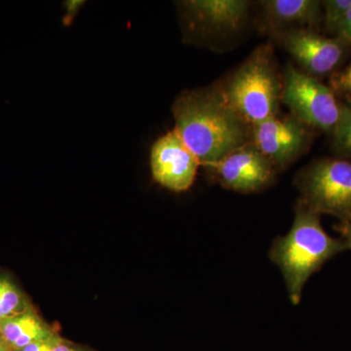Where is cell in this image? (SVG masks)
<instances>
[{"label":"cell","instance_id":"6da1fadb","mask_svg":"<svg viewBox=\"0 0 351 351\" xmlns=\"http://www.w3.org/2000/svg\"><path fill=\"white\" fill-rule=\"evenodd\" d=\"M172 112L174 131L205 168L250 142L251 127L228 106L218 88L184 92Z\"/></svg>","mask_w":351,"mask_h":351},{"label":"cell","instance_id":"7a4b0ae2","mask_svg":"<svg viewBox=\"0 0 351 351\" xmlns=\"http://www.w3.org/2000/svg\"><path fill=\"white\" fill-rule=\"evenodd\" d=\"M320 216L300 199L295 204L292 228L287 234L276 237L270 247L269 258L280 269L294 306L301 302L302 291L311 276L346 250L341 239L328 234L323 228Z\"/></svg>","mask_w":351,"mask_h":351},{"label":"cell","instance_id":"3957f363","mask_svg":"<svg viewBox=\"0 0 351 351\" xmlns=\"http://www.w3.org/2000/svg\"><path fill=\"white\" fill-rule=\"evenodd\" d=\"M219 90L247 125L253 127L277 117L282 82L271 46L262 45L254 51Z\"/></svg>","mask_w":351,"mask_h":351},{"label":"cell","instance_id":"277c9868","mask_svg":"<svg viewBox=\"0 0 351 351\" xmlns=\"http://www.w3.org/2000/svg\"><path fill=\"white\" fill-rule=\"evenodd\" d=\"M300 199L316 213L339 219L351 216V162L343 158L314 161L295 175Z\"/></svg>","mask_w":351,"mask_h":351},{"label":"cell","instance_id":"5b68a950","mask_svg":"<svg viewBox=\"0 0 351 351\" xmlns=\"http://www.w3.org/2000/svg\"><path fill=\"white\" fill-rule=\"evenodd\" d=\"M281 99L293 117L307 127L332 133L341 113V101L318 78L289 64L284 71Z\"/></svg>","mask_w":351,"mask_h":351},{"label":"cell","instance_id":"8992f818","mask_svg":"<svg viewBox=\"0 0 351 351\" xmlns=\"http://www.w3.org/2000/svg\"><path fill=\"white\" fill-rule=\"evenodd\" d=\"M221 186L240 193H254L269 186L276 167L251 142L206 168Z\"/></svg>","mask_w":351,"mask_h":351},{"label":"cell","instance_id":"52a82bcc","mask_svg":"<svg viewBox=\"0 0 351 351\" xmlns=\"http://www.w3.org/2000/svg\"><path fill=\"white\" fill-rule=\"evenodd\" d=\"M276 34L304 73L316 78L334 75L350 47L338 38H327L313 29H287Z\"/></svg>","mask_w":351,"mask_h":351},{"label":"cell","instance_id":"ba28073f","mask_svg":"<svg viewBox=\"0 0 351 351\" xmlns=\"http://www.w3.org/2000/svg\"><path fill=\"white\" fill-rule=\"evenodd\" d=\"M308 127L295 117H271L251 127V143L276 169H284L306 152L311 144Z\"/></svg>","mask_w":351,"mask_h":351},{"label":"cell","instance_id":"9c48e42d","mask_svg":"<svg viewBox=\"0 0 351 351\" xmlns=\"http://www.w3.org/2000/svg\"><path fill=\"white\" fill-rule=\"evenodd\" d=\"M200 163L174 130L154 143L151 152L152 177L163 188L182 193L191 188Z\"/></svg>","mask_w":351,"mask_h":351},{"label":"cell","instance_id":"30bf717a","mask_svg":"<svg viewBox=\"0 0 351 351\" xmlns=\"http://www.w3.org/2000/svg\"><path fill=\"white\" fill-rule=\"evenodd\" d=\"M193 31L204 34H230L240 29L248 14L244 0H191L181 2Z\"/></svg>","mask_w":351,"mask_h":351},{"label":"cell","instance_id":"8fae6325","mask_svg":"<svg viewBox=\"0 0 351 351\" xmlns=\"http://www.w3.org/2000/svg\"><path fill=\"white\" fill-rule=\"evenodd\" d=\"M267 24L276 32L287 29H313L323 21L322 2L317 0H267L263 1Z\"/></svg>","mask_w":351,"mask_h":351},{"label":"cell","instance_id":"7c38bea8","mask_svg":"<svg viewBox=\"0 0 351 351\" xmlns=\"http://www.w3.org/2000/svg\"><path fill=\"white\" fill-rule=\"evenodd\" d=\"M59 334L36 309L0 320V339L12 351Z\"/></svg>","mask_w":351,"mask_h":351},{"label":"cell","instance_id":"4fadbf2b","mask_svg":"<svg viewBox=\"0 0 351 351\" xmlns=\"http://www.w3.org/2000/svg\"><path fill=\"white\" fill-rule=\"evenodd\" d=\"M34 309L27 295L11 277L0 272V320Z\"/></svg>","mask_w":351,"mask_h":351},{"label":"cell","instance_id":"5bb4252c","mask_svg":"<svg viewBox=\"0 0 351 351\" xmlns=\"http://www.w3.org/2000/svg\"><path fill=\"white\" fill-rule=\"evenodd\" d=\"M335 151L346 160H351V103L341 104L338 123L332 131Z\"/></svg>","mask_w":351,"mask_h":351},{"label":"cell","instance_id":"9a60e30c","mask_svg":"<svg viewBox=\"0 0 351 351\" xmlns=\"http://www.w3.org/2000/svg\"><path fill=\"white\" fill-rule=\"evenodd\" d=\"M323 22L330 34H336L339 25L343 22L346 14L351 6V0H326L322 2Z\"/></svg>","mask_w":351,"mask_h":351},{"label":"cell","instance_id":"2e32d148","mask_svg":"<svg viewBox=\"0 0 351 351\" xmlns=\"http://www.w3.org/2000/svg\"><path fill=\"white\" fill-rule=\"evenodd\" d=\"M329 87L337 98H341L345 101L351 103V63L346 68L336 71L331 75Z\"/></svg>","mask_w":351,"mask_h":351},{"label":"cell","instance_id":"e0dca14e","mask_svg":"<svg viewBox=\"0 0 351 351\" xmlns=\"http://www.w3.org/2000/svg\"><path fill=\"white\" fill-rule=\"evenodd\" d=\"M62 337L60 334L56 336L51 337L49 339H43V341H36L31 345L25 346L19 350L16 351H52L57 343L61 341Z\"/></svg>","mask_w":351,"mask_h":351},{"label":"cell","instance_id":"ac0fdd59","mask_svg":"<svg viewBox=\"0 0 351 351\" xmlns=\"http://www.w3.org/2000/svg\"><path fill=\"white\" fill-rule=\"evenodd\" d=\"M334 38H338L343 43L351 45V6L348 9V13L346 14L345 18H343V22L339 25Z\"/></svg>","mask_w":351,"mask_h":351},{"label":"cell","instance_id":"d6986e66","mask_svg":"<svg viewBox=\"0 0 351 351\" xmlns=\"http://www.w3.org/2000/svg\"><path fill=\"white\" fill-rule=\"evenodd\" d=\"M335 230L341 235L339 239L346 244V249H351V216L339 219L338 225L335 226Z\"/></svg>","mask_w":351,"mask_h":351},{"label":"cell","instance_id":"ffe728a7","mask_svg":"<svg viewBox=\"0 0 351 351\" xmlns=\"http://www.w3.org/2000/svg\"><path fill=\"white\" fill-rule=\"evenodd\" d=\"M52 351H92L88 350V348H84V346H82L80 345H76V343H73V341H66L62 338L61 341L57 343L56 346L53 348Z\"/></svg>","mask_w":351,"mask_h":351},{"label":"cell","instance_id":"44dd1931","mask_svg":"<svg viewBox=\"0 0 351 351\" xmlns=\"http://www.w3.org/2000/svg\"><path fill=\"white\" fill-rule=\"evenodd\" d=\"M0 351H12L2 341L1 339H0Z\"/></svg>","mask_w":351,"mask_h":351}]
</instances>
